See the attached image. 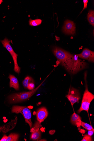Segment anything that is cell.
Instances as JSON below:
<instances>
[{
	"mask_svg": "<svg viewBox=\"0 0 94 141\" xmlns=\"http://www.w3.org/2000/svg\"><path fill=\"white\" fill-rule=\"evenodd\" d=\"M35 87L34 82H32L29 84L27 89L29 90H32L35 89Z\"/></svg>",
	"mask_w": 94,
	"mask_h": 141,
	"instance_id": "cell-19",
	"label": "cell"
},
{
	"mask_svg": "<svg viewBox=\"0 0 94 141\" xmlns=\"http://www.w3.org/2000/svg\"><path fill=\"white\" fill-rule=\"evenodd\" d=\"M70 121L73 125L76 126L77 127L79 128L81 127L82 121L81 118L75 112L72 115Z\"/></svg>",
	"mask_w": 94,
	"mask_h": 141,
	"instance_id": "cell-11",
	"label": "cell"
},
{
	"mask_svg": "<svg viewBox=\"0 0 94 141\" xmlns=\"http://www.w3.org/2000/svg\"><path fill=\"white\" fill-rule=\"evenodd\" d=\"M73 106L76 103L78 102L80 99V94L79 91L73 87H70L68 94L66 96Z\"/></svg>",
	"mask_w": 94,
	"mask_h": 141,
	"instance_id": "cell-6",
	"label": "cell"
},
{
	"mask_svg": "<svg viewBox=\"0 0 94 141\" xmlns=\"http://www.w3.org/2000/svg\"><path fill=\"white\" fill-rule=\"evenodd\" d=\"M80 132L82 134H84L85 133V132H86V131L84 130H83V129H81V130H80Z\"/></svg>",
	"mask_w": 94,
	"mask_h": 141,
	"instance_id": "cell-23",
	"label": "cell"
},
{
	"mask_svg": "<svg viewBox=\"0 0 94 141\" xmlns=\"http://www.w3.org/2000/svg\"><path fill=\"white\" fill-rule=\"evenodd\" d=\"M78 58L87 60L90 62L94 63V52L87 48H85L81 53L76 54Z\"/></svg>",
	"mask_w": 94,
	"mask_h": 141,
	"instance_id": "cell-9",
	"label": "cell"
},
{
	"mask_svg": "<svg viewBox=\"0 0 94 141\" xmlns=\"http://www.w3.org/2000/svg\"><path fill=\"white\" fill-rule=\"evenodd\" d=\"M87 73L85 72L84 79L86 83V89L83 94L81 106L77 111L78 114H80L82 111H85L89 114L90 105L91 102L94 99V95L90 92L88 89L87 80Z\"/></svg>",
	"mask_w": 94,
	"mask_h": 141,
	"instance_id": "cell-3",
	"label": "cell"
},
{
	"mask_svg": "<svg viewBox=\"0 0 94 141\" xmlns=\"http://www.w3.org/2000/svg\"><path fill=\"white\" fill-rule=\"evenodd\" d=\"M19 135L16 133H11L8 136L7 141H17L18 140Z\"/></svg>",
	"mask_w": 94,
	"mask_h": 141,
	"instance_id": "cell-15",
	"label": "cell"
},
{
	"mask_svg": "<svg viewBox=\"0 0 94 141\" xmlns=\"http://www.w3.org/2000/svg\"><path fill=\"white\" fill-rule=\"evenodd\" d=\"M88 1H88V0H83V2L84 4V7L83 9L81 11V13L82 12V11H83L84 10H85V9H86L87 8V5Z\"/></svg>",
	"mask_w": 94,
	"mask_h": 141,
	"instance_id": "cell-20",
	"label": "cell"
},
{
	"mask_svg": "<svg viewBox=\"0 0 94 141\" xmlns=\"http://www.w3.org/2000/svg\"><path fill=\"white\" fill-rule=\"evenodd\" d=\"M32 82H34V79L30 76H27L23 81V84L25 88L27 89L29 84Z\"/></svg>",
	"mask_w": 94,
	"mask_h": 141,
	"instance_id": "cell-14",
	"label": "cell"
},
{
	"mask_svg": "<svg viewBox=\"0 0 94 141\" xmlns=\"http://www.w3.org/2000/svg\"><path fill=\"white\" fill-rule=\"evenodd\" d=\"M12 112L16 114L20 113L23 115L26 123L28 124L31 128L33 125L31 121V111L26 107L14 106L12 109Z\"/></svg>",
	"mask_w": 94,
	"mask_h": 141,
	"instance_id": "cell-4",
	"label": "cell"
},
{
	"mask_svg": "<svg viewBox=\"0 0 94 141\" xmlns=\"http://www.w3.org/2000/svg\"><path fill=\"white\" fill-rule=\"evenodd\" d=\"M41 124L39 121H36L31 128V132L32 133L31 139L32 140L38 141L40 139L41 133L40 127Z\"/></svg>",
	"mask_w": 94,
	"mask_h": 141,
	"instance_id": "cell-8",
	"label": "cell"
},
{
	"mask_svg": "<svg viewBox=\"0 0 94 141\" xmlns=\"http://www.w3.org/2000/svg\"><path fill=\"white\" fill-rule=\"evenodd\" d=\"M1 42L3 46L9 52L12 57L14 63V70L15 72L19 74L20 72L21 68L19 67L17 63V58L18 55L14 52L12 47L10 44V42L7 38H5L2 40Z\"/></svg>",
	"mask_w": 94,
	"mask_h": 141,
	"instance_id": "cell-5",
	"label": "cell"
},
{
	"mask_svg": "<svg viewBox=\"0 0 94 141\" xmlns=\"http://www.w3.org/2000/svg\"><path fill=\"white\" fill-rule=\"evenodd\" d=\"M63 33L66 34L73 35L76 33V27L74 23L69 20H67L64 22L62 28Z\"/></svg>",
	"mask_w": 94,
	"mask_h": 141,
	"instance_id": "cell-7",
	"label": "cell"
},
{
	"mask_svg": "<svg viewBox=\"0 0 94 141\" xmlns=\"http://www.w3.org/2000/svg\"><path fill=\"white\" fill-rule=\"evenodd\" d=\"M48 112L46 108L45 107L40 108L37 111L36 113L37 119L38 121L42 123L48 117Z\"/></svg>",
	"mask_w": 94,
	"mask_h": 141,
	"instance_id": "cell-10",
	"label": "cell"
},
{
	"mask_svg": "<svg viewBox=\"0 0 94 141\" xmlns=\"http://www.w3.org/2000/svg\"><path fill=\"white\" fill-rule=\"evenodd\" d=\"M3 2V1L2 0H0V4H1L2 2Z\"/></svg>",
	"mask_w": 94,
	"mask_h": 141,
	"instance_id": "cell-24",
	"label": "cell"
},
{
	"mask_svg": "<svg viewBox=\"0 0 94 141\" xmlns=\"http://www.w3.org/2000/svg\"><path fill=\"white\" fill-rule=\"evenodd\" d=\"M42 21L40 19L32 20L31 19L29 20V24L32 26H36L40 25L42 23Z\"/></svg>",
	"mask_w": 94,
	"mask_h": 141,
	"instance_id": "cell-16",
	"label": "cell"
},
{
	"mask_svg": "<svg viewBox=\"0 0 94 141\" xmlns=\"http://www.w3.org/2000/svg\"><path fill=\"white\" fill-rule=\"evenodd\" d=\"M81 141H93L92 138L88 134H85L84 135L83 139Z\"/></svg>",
	"mask_w": 94,
	"mask_h": 141,
	"instance_id": "cell-18",
	"label": "cell"
},
{
	"mask_svg": "<svg viewBox=\"0 0 94 141\" xmlns=\"http://www.w3.org/2000/svg\"><path fill=\"white\" fill-rule=\"evenodd\" d=\"M87 19L90 24L93 27L94 26V11L90 10L87 15Z\"/></svg>",
	"mask_w": 94,
	"mask_h": 141,
	"instance_id": "cell-13",
	"label": "cell"
},
{
	"mask_svg": "<svg viewBox=\"0 0 94 141\" xmlns=\"http://www.w3.org/2000/svg\"><path fill=\"white\" fill-rule=\"evenodd\" d=\"M49 75L46 78L45 80L36 89H35L30 91L13 93L9 96L7 98L9 102L11 104L21 102L27 100L37 92V90L42 86L43 82L45 80L46 78H48Z\"/></svg>",
	"mask_w": 94,
	"mask_h": 141,
	"instance_id": "cell-2",
	"label": "cell"
},
{
	"mask_svg": "<svg viewBox=\"0 0 94 141\" xmlns=\"http://www.w3.org/2000/svg\"><path fill=\"white\" fill-rule=\"evenodd\" d=\"M8 78L10 80V87L13 88L16 90H19L20 86L19 82L17 78L11 74H10Z\"/></svg>",
	"mask_w": 94,
	"mask_h": 141,
	"instance_id": "cell-12",
	"label": "cell"
},
{
	"mask_svg": "<svg viewBox=\"0 0 94 141\" xmlns=\"http://www.w3.org/2000/svg\"><path fill=\"white\" fill-rule=\"evenodd\" d=\"M52 52L61 65L70 74L74 75L86 69L88 64L73 55L57 46H54Z\"/></svg>",
	"mask_w": 94,
	"mask_h": 141,
	"instance_id": "cell-1",
	"label": "cell"
},
{
	"mask_svg": "<svg viewBox=\"0 0 94 141\" xmlns=\"http://www.w3.org/2000/svg\"><path fill=\"white\" fill-rule=\"evenodd\" d=\"M94 131L93 130L88 131V134L89 136H92L94 134Z\"/></svg>",
	"mask_w": 94,
	"mask_h": 141,
	"instance_id": "cell-22",
	"label": "cell"
},
{
	"mask_svg": "<svg viewBox=\"0 0 94 141\" xmlns=\"http://www.w3.org/2000/svg\"><path fill=\"white\" fill-rule=\"evenodd\" d=\"M8 138V136H7L6 135H4V136H3L2 139L0 140V141H6L7 139Z\"/></svg>",
	"mask_w": 94,
	"mask_h": 141,
	"instance_id": "cell-21",
	"label": "cell"
},
{
	"mask_svg": "<svg viewBox=\"0 0 94 141\" xmlns=\"http://www.w3.org/2000/svg\"><path fill=\"white\" fill-rule=\"evenodd\" d=\"M81 126L88 131H94V129L92 126L82 121Z\"/></svg>",
	"mask_w": 94,
	"mask_h": 141,
	"instance_id": "cell-17",
	"label": "cell"
}]
</instances>
